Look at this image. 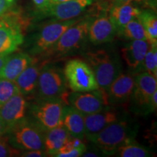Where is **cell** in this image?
I'll return each instance as SVG.
<instances>
[{"instance_id": "obj_1", "label": "cell", "mask_w": 157, "mask_h": 157, "mask_svg": "<svg viewBox=\"0 0 157 157\" xmlns=\"http://www.w3.org/2000/svg\"><path fill=\"white\" fill-rule=\"evenodd\" d=\"M86 58L93 71L99 90L106 94L109 86L121 74V65L119 56L112 50L99 49L87 52Z\"/></svg>"}, {"instance_id": "obj_2", "label": "cell", "mask_w": 157, "mask_h": 157, "mask_svg": "<svg viewBox=\"0 0 157 157\" xmlns=\"http://www.w3.org/2000/svg\"><path fill=\"white\" fill-rule=\"evenodd\" d=\"M136 129L124 119H119L108 125L97 134L87 139L105 154H116L119 147L133 141Z\"/></svg>"}, {"instance_id": "obj_3", "label": "cell", "mask_w": 157, "mask_h": 157, "mask_svg": "<svg viewBox=\"0 0 157 157\" xmlns=\"http://www.w3.org/2000/svg\"><path fill=\"white\" fill-rule=\"evenodd\" d=\"M7 134L10 144L18 150H44L45 132L32 119L25 118Z\"/></svg>"}, {"instance_id": "obj_4", "label": "cell", "mask_w": 157, "mask_h": 157, "mask_svg": "<svg viewBox=\"0 0 157 157\" xmlns=\"http://www.w3.org/2000/svg\"><path fill=\"white\" fill-rule=\"evenodd\" d=\"M63 71L67 86L73 92H90L99 89L93 69L82 59L68 60Z\"/></svg>"}, {"instance_id": "obj_5", "label": "cell", "mask_w": 157, "mask_h": 157, "mask_svg": "<svg viewBox=\"0 0 157 157\" xmlns=\"http://www.w3.org/2000/svg\"><path fill=\"white\" fill-rule=\"evenodd\" d=\"M65 103L60 98H40L30 107L32 119L44 132L61 124Z\"/></svg>"}, {"instance_id": "obj_6", "label": "cell", "mask_w": 157, "mask_h": 157, "mask_svg": "<svg viewBox=\"0 0 157 157\" xmlns=\"http://www.w3.org/2000/svg\"><path fill=\"white\" fill-rule=\"evenodd\" d=\"M91 17H81L75 24L69 27L58 42L46 52V55L61 57L78 50L87 39L88 29Z\"/></svg>"}, {"instance_id": "obj_7", "label": "cell", "mask_w": 157, "mask_h": 157, "mask_svg": "<svg viewBox=\"0 0 157 157\" xmlns=\"http://www.w3.org/2000/svg\"><path fill=\"white\" fill-rule=\"evenodd\" d=\"M23 25L17 13L7 11L0 16V56L10 55L23 42Z\"/></svg>"}, {"instance_id": "obj_8", "label": "cell", "mask_w": 157, "mask_h": 157, "mask_svg": "<svg viewBox=\"0 0 157 157\" xmlns=\"http://www.w3.org/2000/svg\"><path fill=\"white\" fill-rule=\"evenodd\" d=\"M37 91L40 98H60L65 103L68 93L63 71L50 65H44L37 82Z\"/></svg>"}, {"instance_id": "obj_9", "label": "cell", "mask_w": 157, "mask_h": 157, "mask_svg": "<svg viewBox=\"0 0 157 157\" xmlns=\"http://www.w3.org/2000/svg\"><path fill=\"white\" fill-rule=\"evenodd\" d=\"M65 103L81 112L89 115L99 112L108 105L106 94L101 90L90 92H72L68 93Z\"/></svg>"}, {"instance_id": "obj_10", "label": "cell", "mask_w": 157, "mask_h": 157, "mask_svg": "<svg viewBox=\"0 0 157 157\" xmlns=\"http://www.w3.org/2000/svg\"><path fill=\"white\" fill-rule=\"evenodd\" d=\"M80 19L81 17H76L67 21H55L44 25L36 35L31 52L34 55L47 52L58 42L65 31Z\"/></svg>"}, {"instance_id": "obj_11", "label": "cell", "mask_w": 157, "mask_h": 157, "mask_svg": "<svg viewBox=\"0 0 157 157\" xmlns=\"http://www.w3.org/2000/svg\"><path fill=\"white\" fill-rule=\"evenodd\" d=\"M135 85L132 100L135 108H138L142 113H151L150 103L153 94L157 90L156 78L146 72L138 74L134 78Z\"/></svg>"}, {"instance_id": "obj_12", "label": "cell", "mask_w": 157, "mask_h": 157, "mask_svg": "<svg viewBox=\"0 0 157 157\" xmlns=\"http://www.w3.org/2000/svg\"><path fill=\"white\" fill-rule=\"evenodd\" d=\"M93 0H71L65 2L52 4L48 9L40 12L43 15L52 17L57 21H67L79 16Z\"/></svg>"}, {"instance_id": "obj_13", "label": "cell", "mask_w": 157, "mask_h": 157, "mask_svg": "<svg viewBox=\"0 0 157 157\" xmlns=\"http://www.w3.org/2000/svg\"><path fill=\"white\" fill-rule=\"evenodd\" d=\"M29 107V103L21 93L12 97L0 107V117L5 122L7 131L25 119Z\"/></svg>"}, {"instance_id": "obj_14", "label": "cell", "mask_w": 157, "mask_h": 157, "mask_svg": "<svg viewBox=\"0 0 157 157\" xmlns=\"http://www.w3.org/2000/svg\"><path fill=\"white\" fill-rule=\"evenodd\" d=\"M134 77L130 74H120L106 92L108 103L122 105L130 100L134 89Z\"/></svg>"}, {"instance_id": "obj_15", "label": "cell", "mask_w": 157, "mask_h": 157, "mask_svg": "<svg viewBox=\"0 0 157 157\" xmlns=\"http://www.w3.org/2000/svg\"><path fill=\"white\" fill-rule=\"evenodd\" d=\"M116 34H117V29L109 15H100L90 21L87 39L92 44L100 45L110 42Z\"/></svg>"}, {"instance_id": "obj_16", "label": "cell", "mask_w": 157, "mask_h": 157, "mask_svg": "<svg viewBox=\"0 0 157 157\" xmlns=\"http://www.w3.org/2000/svg\"><path fill=\"white\" fill-rule=\"evenodd\" d=\"M120 119V113L117 110L105 107L99 112L84 116L85 136L89 137L97 134L103 128Z\"/></svg>"}, {"instance_id": "obj_17", "label": "cell", "mask_w": 157, "mask_h": 157, "mask_svg": "<svg viewBox=\"0 0 157 157\" xmlns=\"http://www.w3.org/2000/svg\"><path fill=\"white\" fill-rule=\"evenodd\" d=\"M149 47L150 42L148 41L132 40L121 48V57L129 69H140Z\"/></svg>"}, {"instance_id": "obj_18", "label": "cell", "mask_w": 157, "mask_h": 157, "mask_svg": "<svg viewBox=\"0 0 157 157\" xmlns=\"http://www.w3.org/2000/svg\"><path fill=\"white\" fill-rule=\"evenodd\" d=\"M61 124L73 137L83 139L85 136L84 115L69 105L63 109Z\"/></svg>"}, {"instance_id": "obj_19", "label": "cell", "mask_w": 157, "mask_h": 157, "mask_svg": "<svg viewBox=\"0 0 157 157\" xmlns=\"http://www.w3.org/2000/svg\"><path fill=\"white\" fill-rule=\"evenodd\" d=\"M34 62V59L26 53H17L10 56L0 71V78L15 81L18 76L29 65Z\"/></svg>"}, {"instance_id": "obj_20", "label": "cell", "mask_w": 157, "mask_h": 157, "mask_svg": "<svg viewBox=\"0 0 157 157\" xmlns=\"http://www.w3.org/2000/svg\"><path fill=\"white\" fill-rule=\"evenodd\" d=\"M44 65V62L38 63L34 61L15 80L14 82L22 95H30L36 90L39 73Z\"/></svg>"}, {"instance_id": "obj_21", "label": "cell", "mask_w": 157, "mask_h": 157, "mask_svg": "<svg viewBox=\"0 0 157 157\" xmlns=\"http://www.w3.org/2000/svg\"><path fill=\"white\" fill-rule=\"evenodd\" d=\"M71 136L62 124L46 131L44 134V150L48 156H55Z\"/></svg>"}, {"instance_id": "obj_22", "label": "cell", "mask_w": 157, "mask_h": 157, "mask_svg": "<svg viewBox=\"0 0 157 157\" xmlns=\"http://www.w3.org/2000/svg\"><path fill=\"white\" fill-rule=\"evenodd\" d=\"M141 10L131 3L113 5L110 9L109 16L117 29V31L125 26L129 21L138 17Z\"/></svg>"}, {"instance_id": "obj_23", "label": "cell", "mask_w": 157, "mask_h": 157, "mask_svg": "<svg viewBox=\"0 0 157 157\" xmlns=\"http://www.w3.org/2000/svg\"><path fill=\"white\" fill-rule=\"evenodd\" d=\"M117 34L127 40H146L149 42L148 34L137 17L129 21L125 26L117 31Z\"/></svg>"}, {"instance_id": "obj_24", "label": "cell", "mask_w": 157, "mask_h": 157, "mask_svg": "<svg viewBox=\"0 0 157 157\" xmlns=\"http://www.w3.org/2000/svg\"><path fill=\"white\" fill-rule=\"evenodd\" d=\"M137 18L148 34L150 44H157V17L156 13L150 10L140 12Z\"/></svg>"}, {"instance_id": "obj_25", "label": "cell", "mask_w": 157, "mask_h": 157, "mask_svg": "<svg viewBox=\"0 0 157 157\" xmlns=\"http://www.w3.org/2000/svg\"><path fill=\"white\" fill-rule=\"evenodd\" d=\"M85 144L82 142V139L73 137L66 143L55 155L56 157H78L86 151Z\"/></svg>"}, {"instance_id": "obj_26", "label": "cell", "mask_w": 157, "mask_h": 157, "mask_svg": "<svg viewBox=\"0 0 157 157\" xmlns=\"http://www.w3.org/2000/svg\"><path fill=\"white\" fill-rule=\"evenodd\" d=\"M116 153L121 157H149L152 156L151 152L146 147L135 144L132 141L119 147Z\"/></svg>"}, {"instance_id": "obj_27", "label": "cell", "mask_w": 157, "mask_h": 157, "mask_svg": "<svg viewBox=\"0 0 157 157\" xmlns=\"http://www.w3.org/2000/svg\"><path fill=\"white\" fill-rule=\"evenodd\" d=\"M140 69L157 78V44H150Z\"/></svg>"}, {"instance_id": "obj_28", "label": "cell", "mask_w": 157, "mask_h": 157, "mask_svg": "<svg viewBox=\"0 0 157 157\" xmlns=\"http://www.w3.org/2000/svg\"><path fill=\"white\" fill-rule=\"evenodd\" d=\"M19 93L20 90L14 81L0 78V107Z\"/></svg>"}, {"instance_id": "obj_29", "label": "cell", "mask_w": 157, "mask_h": 157, "mask_svg": "<svg viewBox=\"0 0 157 157\" xmlns=\"http://www.w3.org/2000/svg\"><path fill=\"white\" fill-rule=\"evenodd\" d=\"M21 154L20 150L10 144L7 137H0V157L15 156Z\"/></svg>"}, {"instance_id": "obj_30", "label": "cell", "mask_w": 157, "mask_h": 157, "mask_svg": "<svg viewBox=\"0 0 157 157\" xmlns=\"http://www.w3.org/2000/svg\"><path fill=\"white\" fill-rule=\"evenodd\" d=\"M21 156L23 157H44L48 155L44 150H29L25 151L22 154Z\"/></svg>"}, {"instance_id": "obj_31", "label": "cell", "mask_w": 157, "mask_h": 157, "mask_svg": "<svg viewBox=\"0 0 157 157\" xmlns=\"http://www.w3.org/2000/svg\"><path fill=\"white\" fill-rule=\"evenodd\" d=\"M33 2L39 12L45 10L52 5V0H33Z\"/></svg>"}, {"instance_id": "obj_32", "label": "cell", "mask_w": 157, "mask_h": 157, "mask_svg": "<svg viewBox=\"0 0 157 157\" xmlns=\"http://www.w3.org/2000/svg\"><path fill=\"white\" fill-rule=\"evenodd\" d=\"M12 3L7 0H0V16L5 14L7 11L10 10Z\"/></svg>"}, {"instance_id": "obj_33", "label": "cell", "mask_w": 157, "mask_h": 157, "mask_svg": "<svg viewBox=\"0 0 157 157\" xmlns=\"http://www.w3.org/2000/svg\"><path fill=\"white\" fill-rule=\"evenodd\" d=\"M157 106V90L154 92L153 94L151 100V103H150V110L151 112H154V111H156Z\"/></svg>"}, {"instance_id": "obj_34", "label": "cell", "mask_w": 157, "mask_h": 157, "mask_svg": "<svg viewBox=\"0 0 157 157\" xmlns=\"http://www.w3.org/2000/svg\"><path fill=\"white\" fill-rule=\"evenodd\" d=\"M7 128L6 127L5 122H4L2 119L0 117V137L3 136L7 134Z\"/></svg>"}, {"instance_id": "obj_35", "label": "cell", "mask_w": 157, "mask_h": 157, "mask_svg": "<svg viewBox=\"0 0 157 157\" xmlns=\"http://www.w3.org/2000/svg\"><path fill=\"white\" fill-rule=\"evenodd\" d=\"M113 5H121V4L131 3L132 2H142L143 0H113Z\"/></svg>"}, {"instance_id": "obj_36", "label": "cell", "mask_w": 157, "mask_h": 157, "mask_svg": "<svg viewBox=\"0 0 157 157\" xmlns=\"http://www.w3.org/2000/svg\"><path fill=\"white\" fill-rule=\"evenodd\" d=\"M8 56L9 55H7V56H0V71L2 68L4 64L5 63L6 60H7Z\"/></svg>"}, {"instance_id": "obj_37", "label": "cell", "mask_w": 157, "mask_h": 157, "mask_svg": "<svg viewBox=\"0 0 157 157\" xmlns=\"http://www.w3.org/2000/svg\"><path fill=\"white\" fill-rule=\"evenodd\" d=\"M83 156H86V157H90V156H98V155L96 154H94V153H85L84 152L83 154H82Z\"/></svg>"}, {"instance_id": "obj_38", "label": "cell", "mask_w": 157, "mask_h": 157, "mask_svg": "<svg viewBox=\"0 0 157 157\" xmlns=\"http://www.w3.org/2000/svg\"><path fill=\"white\" fill-rule=\"evenodd\" d=\"M71 0H52V4H57V3H61L65 2H68Z\"/></svg>"}, {"instance_id": "obj_39", "label": "cell", "mask_w": 157, "mask_h": 157, "mask_svg": "<svg viewBox=\"0 0 157 157\" xmlns=\"http://www.w3.org/2000/svg\"><path fill=\"white\" fill-rule=\"evenodd\" d=\"M143 2H146L149 5H151L152 7L154 6V2H156V1H154V0H143Z\"/></svg>"}, {"instance_id": "obj_40", "label": "cell", "mask_w": 157, "mask_h": 157, "mask_svg": "<svg viewBox=\"0 0 157 157\" xmlns=\"http://www.w3.org/2000/svg\"><path fill=\"white\" fill-rule=\"evenodd\" d=\"M7 2H10V3H12V2H13V1H14V0H7Z\"/></svg>"}, {"instance_id": "obj_41", "label": "cell", "mask_w": 157, "mask_h": 157, "mask_svg": "<svg viewBox=\"0 0 157 157\" xmlns=\"http://www.w3.org/2000/svg\"><path fill=\"white\" fill-rule=\"evenodd\" d=\"M103 1H109V0H103Z\"/></svg>"}]
</instances>
